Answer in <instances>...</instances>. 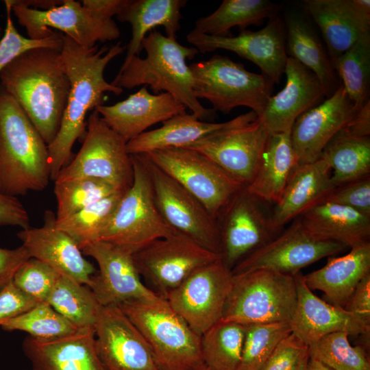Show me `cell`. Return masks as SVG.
Wrapping results in <instances>:
<instances>
[{
    "instance_id": "6da1fadb",
    "label": "cell",
    "mask_w": 370,
    "mask_h": 370,
    "mask_svg": "<svg viewBox=\"0 0 370 370\" xmlns=\"http://www.w3.org/2000/svg\"><path fill=\"white\" fill-rule=\"evenodd\" d=\"M61 57L70 80V90L59 130L47 145L50 180L53 181L70 162L75 141L85 136L87 112L103 105L105 92L116 95L123 92V88L108 83L103 73L107 65L126 49L118 42L110 48L98 49L95 46L86 49L67 36L61 34Z\"/></svg>"
},
{
    "instance_id": "7a4b0ae2",
    "label": "cell",
    "mask_w": 370,
    "mask_h": 370,
    "mask_svg": "<svg viewBox=\"0 0 370 370\" xmlns=\"http://www.w3.org/2000/svg\"><path fill=\"white\" fill-rule=\"evenodd\" d=\"M0 81L49 145L59 130L70 90L61 49L25 51L2 70Z\"/></svg>"
},
{
    "instance_id": "3957f363",
    "label": "cell",
    "mask_w": 370,
    "mask_h": 370,
    "mask_svg": "<svg viewBox=\"0 0 370 370\" xmlns=\"http://www.w3.org/2000/svg\"><path fill=\"white\" fill-rule=\"evenodd\" d=\"M141 47L145 58L135 56L121 66L112 85L128 89L149 86L154 92L169 93L201 121L214 118L216 112L204 108L194 93L193 76L186 60L199 53L195 47L182 45L156 29L143 39Z\"/></svg>"
},
{
    "instance_id": "277c9868",
    "label": "cell",
    "mask_w": 370,
    "mask_h": 370,
    "mask_svg": "<svg viewBox=\"0 0 370 370\" xmlns=\"http://www.w3.org/2000/svg\"><path fill=\"white\" fill-rule=\"evenodd\" d=\"M49 180L47 145L16 100L0 86V190L17 197L43 190Z\"/></svg>"
},
{
    "instance_id": "5b68a950",
    "label": "cell",
    "mask_w": 370,
    "mask_h": 370,
    "mask_svg": "<svg viewBox=\"0 0 370 370\" xmlns=\"http://www.w3.org/2000/svg\"><path fill=\"white\" fill-rule=\"evenodd\" d=\"M118 306L145 338L160 370H195L205 365L201 336L166 299L158 297Z\"/></svg>"
},
{
    "instance_id": "8992f818",
    "label": "cell",
    "mask_w": 370,
    "mask_h": 370,
    "mask_svg": "<svg viewBox=\"0 0 370 370\" xmlns=\"http://www.w3.org/2000/svg\"><path fill=\"white\" fill-rule=\"evenodd\" d=\"M297 297L295 275L268 269L233 275L221 320L243 325L291 323Z\"/></svg>"
},
{
    "instance_id": "52a82bcc",
    "label": "cell",
    "mask_w": 370,
    "mask_h": 370,
    "mask_svg": "<svg viewBox=\"0 0 370 370\" xmlns=\"http://www.w3.org/2000/svg\"><path fill=\"white\" fill-rule=\"evenodd\" d=\"M134 180L123 193L98 241L132 254L151 242L177 232L164 221L155 202L149 175L141 155H131Z\"/></svg>"
},
{
    "instance_id": "ba28073f",
    "label": "cell",
    "mask_w": 370,
    "mask_h": 370,
    "mask_svg": "<svg viewBox=\"0 0 370 370\" xmlns=\"http://www.w3.org/2000/svg\"><path fill=\"white\" fill-rule=\"evenodd\" d=\"M189 66L196 98L208 100L215 112L227 114L245 106L260 116L271 96L274 83L269 78L247 71L227 56L215 54Z\"/></svg>"
},
{
    "instance_id": "9c48e42d",
    "label": "cell",
    "mask_w": 370,
    "mask_h": 370,
    "mask_svg": "<svg viewBox=\"0 0 370 370\" xmlns=\"http://www.w3.org/2000/svg\"><path fill=\"white\" fill-rule=\"evenodd\" d=\"M269 134L251 110L185 148L203 154L247 187L256 175Z\"/></svg>"
},
{
    "instance_id": "30bf717a",
    "label": "cell",
    "mask_w": 370,
    "mask_h": 370,
    "mask_svg": "<svg viewBox=\"0 0 370 370\" xmlns=\"http://www.w3.org/2000/svg\"><path fill=\"white\" fill-rule=\"evenodd\" d=\"M126 143L94 110L88 119L81 149L55 181L93 177L126 191L134 180L132 158Z\"/></svg>"
},
{
    "instance_id": "8fae6325",
    "label": "cell",
    "mask_w": 370,
    "mask_h": 370,
    "mask_svg": "<svg viewBox=\"0 0 370 370\" xmlns=\"http://www.w3.org/2000/svg\"><path fill=\"white\" fill-rule=\"evenodd\" d=\"M145 155L195 197L217 220L232 199L245 187L207 157L190 149L169 148Z\"/></svg>"
},
{
    "instance_id": "7c38bea8",
    "label": "cell",
    "mask_w": 370,
    "mask_h": 370,
    "mask_svg": "<svg viewBox=\"0 0 370 370\" xmlns=\"http://www.w3.org/2000/svg\"><path fill=\"white\" fill-rule=\"evenodd\" d=\"M271 205L245 187L218 217L221 260L230 271L283 230L274 224Z\"/></svg>"
},
{
    "instance_id": "4fadbf2b",
    "label": "cell",
    "mask_w": 370,
    "mask_h": 370,
    "mask_svg": "<svg viewBox=\"0 0 370 370\" xmlns=\"http://www.w3.org/2000/svg\"><path fill=\"white\" fill-rule=\"evenodd\" d=\"M18 23L25 28L28 37L40 40L52 36L51 27L64 33L86 49L95 47L97 42L114 40L121 32L113 19L98 17L82 3L63 0V3L48 10L27 7L19 0H8Z\"/></svg>"
},
{
    "instance_id": "5bb4252c",
    "label": "cell",
    "mask_w": 370,
    "mask_h": 370,
    "mask_svg": "<svg viewBox=\"0 0 370 370\" xmlns=\"http://www.w3.org/2000/svg\"><path fill=\"white\" fill-rule=\"evenodd\" d=\"M132 256L139 275L163 299L197 269L221 258L179 232L151 242Z\"/></svg>"
},
{
    "instance_id": "9a60e30c",
    "label": "cell",
    "mask_w": 370,
    "mask_h": 370,
    "mask_svg": "<svg viewBox=\"0 0 370 370\" xmlns=\"http://www.w3.org/2000/svg\"><path fill=\"white\" fill-rule=\"evenodd\" d=\"M138 155L144 160L155 202L166 223L207 250L220 255L221 236L217 220L195 197L145 154Z\"/></svg>"
},
{
    "instance_id": "2e32d148",
    "label": "cell",
    "mask_w": 370,
    "mask_h": 370,
    "mask_svg": "<svg viewBox=\"0 0 370 370\" xmlns=\"http://www.w3.org/2000/svg\"><path fill=\"white\" fill-rule=\"evenodd\" d=\"M232 280L220 258L197 269L164 299L201 336L222 319Z\"/></svg>"
},
{
    "instance_id": "e0dca14e",
    "label": "cell",
    "mask_w": 370,
    "mask_h": 370,
    "mask_svg": "<svg viewBox=\"0 0 370 370\" xmlns=\"http://www.w3.org/2000/svg\"><path fill=\"white\" fill-rule=\"evenodd\" d=\"M345 247L341 243L314 236L297 217L276 237L241 261L232 273L268 269L295 275L304 267L335 255Z\"/></svg>"
},
{
    "instance_id": "ac0fdd59",
    "label": "cell",
    "mask_w": 370,
    "mask_h": 370,
    "mask_svg": "<svg viewBox=\"0 0 370 370\" xmlns=\"http://www.w3.org/2000/svg\"><path fill=\"white\" fill-rule=\"evenodd\" d=\"M186 40L199 52L225 49L236 53L258 66L274 84L279 83L288 58L285 32L282 21L270 18L261 29H244L237 36H214L190 31Z\"/></svg>"
},
{
    "instance_id": "d6986e66",
    "label": "cell",
    "mask_w": 370,
    "mask_h": 370,
    "mask_svg": "<svg viewBox=\"0 0 370 370\" xmlns=\"http://www.w3.org/2000/svg\"><path fill=\"white\" fill-rule=\"evenodd\" d=\"M94 329L106 370H160L145 338L118 306H101Z\"/></svg>"
},
{
    "instance_id": "ffe728a7",
    "label": "cell",
    "mask_w": 370,
    "mask_h": 370,
    "mask_svg": "<svg viewBox=\"0 0 370 370\" xmlns=\"http://www.w3.org/2000/svg\"><path fill=\"white\" fill-rule=\"evenodd\" d=\"M84 255L93 258L99 270L88 286L102 306L160 297L142 282L132 254L103 241L90 243L82 249Z\"/></svg>"
},
{
    "instance_id": "44dd1931",
    "label": "cell",
    "mask_w": 370,
    "mask_h": 370,
    "mask_svg": "<svg viewBox=\"0 0 370 370\" xmlns=\"http://www.w3.org/2000/svg\"><path fill=\"white\" fill-rule=\"evenodd\" d=\"M358 109L341 84L323 102L301 114L291 131L298 164L317 160L326 145Z\"/></svg>"
},
{
    "instance_id": "7402d4cb",
    "label": "cell",
    "mask_w": 370,
    "mask_h": 370,
    "mask_svg": "<svg viewBox=\"0 0 370 370\" xmlns=\"http://www.w3.org/2000/svg\"><path fill=\"white\" fill-rule=\"evenodd\" d=\"M56 214L46 210L44 224L40 227H27L17 233L31 258L48 264L61 275L89 286L96 273L75 241L56 225Z\"/></svg>"
},
{
    "instance_id": "603a6c76",
    "label": "cell",
    "mask_w": 370,
    "mask_h": 370,
    "mask_svg": "<svg viewBox=\"0 0 370 370\" xmlns=\"http://www.w3.org/2000/svg\"><path fill=\"white\" fill-rule=\"evenodd\" d=\"M303 6L319 28L331 62L370 34L369 0H306Z\"/></svg>"
},
{
    "instance_id": "cb8c5ba5",
    "label": "cell",
    "mask_w": 370,
    "mask_h": 370,
    "mask_svg": "<svg viewBox=\"0 0 370 370\" xmlns=\"http://www.w3.org/2000/svg\"><path fill=\"white\" fill-rule=\"evenodd\" d=\"M297 305L290 323L292 332L307 345L331 333L369 335L370 326L344 308L328 303L315 295L306 284L304 275H295Z\"/></svg>"
},
{
    "instance_id": "d4e9b609",
    "label": "cell",
    "mask_w": 370,
    "mask_h": 370,
    "mask_svg": "<svg viewBox=\"0 0 370 370\" xmlns=\"http://www.w3.org/2000/svg\"><path fill=\"white\" fill-rule=\"evenodd\" d=\"M284 73V87L258 116L270 134L291 132L296 119L325 97L317 76L295 59L288 57Z\"/></svg>"
},
{
    "instance_id": "484cf974",
    "label": "cell",
    "mask_w": 370,
    "mask_h": 370,
    "mask_svg": "<svg viewBox=\"0 0 370 370\" xmlns=\"http://www.w3.org/2000/svg\"><path fill=\"white\" fill-rule=\"evenodd\" d=\"M186 110L169 93L151 94L145 86L123 101L112 106L101 105L95 109L126 143L158 123L186 113Z\"/></svg>"
},
{
    "instance_id": "4316f807",
    "label": "cell",
    "mask_w": 370,
    "mask_h": 370,
    "mask_svg": "<svg viewBox=\"0 0 370 370\" xmlns=\"http://www.w3.org/2000/svg\"><path fill=\"white\" fill-rule=\"evenodd\" d=\"M22 347L32 370H106L97 352L93 328L48 340L28 336Z\"/></svg>"
},
{
    "instance_id": "83f0119b",
    "label": "cell",
    "mask_w": 370,
    "mask_h": 370,
    "mask_svg": "<svg viewBox=\"0 0 370 370\" xmlns=\"http://www.w3.org/2000/svg\"><path fill=\"white\" fill-rule=\"evenodd\" d=\"M334 187L331 169L322 159L298 164L280 199L273 207L275 227L282 230L286 224L319 204Z\"/></svg>"
},
{
    "instance_id": "f1b7e54d",
    "label": "cell",
    "mask_w": 370,
    "mask_h": 370,
    "mask_svg": "<svg viewBox=\"0 0 370 370\" xmlns=\"http://www.w3.org/2000/svg\"><path fill=\"white\" fill-rule=\"evenodd\" d=\"M369 273L370 243L351 248L343 256H329L325 266L304 277L310 290L322 291L328 303L344 308L358 282Z\"/></svg>"
},
{
    "instance_id": "f546056e",
    "label": "cell",
    "mask_w": 370,
    "mask_h": 370,
    "mask_svg": "<svg viewBox=\"0 0 370 370\" xmlns=\"http://www.w3.org/2000/svg\"><path fill=\"white\" fill-rule=\"evenodd\" d=\"M299 219L309 233L321 240L350 248L369 243L370 216L351 208L321 203L306 210Z\"/></svg>"
},
{
    "instance_id": "4dcf8cb0",
    "label": "cell",
    "mask_w": 370,
    "mask_h": 370,
    "mask_svg": "<svg viewBox=\"0 0 370 370\" xmlns=\"http://www.w3.org/2000/svg\"><path fill=\"white\" fill-rule=\"evenodd\" d=\"M186 3L185 0H127L116 16L119 21L129 23L132 26V38L126 47L122 66L134 56H138L147 33L156 27H163L167 37L176 38L182 18L181 10Z\"/></svg>"
},
{
    "instance_id": "1f68e13d",
    "label": "cell",
    "mask_w": 370,
    "mask_h": 370,
    "mask_svg": "<svg viewBox=\"0 0 370 370\" xmlns=\"http://www.w3.org/2000/svg\"><path fill=\"white\" fill-rule=\"evenodd\" d=\"M286 51L292 58L311 71L319 80L325 96L332 95L341 86L326 49L306 17L290 13L286 18Z\"/></svg>"
},
{
    "instance_id": "d6a6232c",
    "label": "cell",
    "mask_w": 370,
    "mask_h": 370,
    "mask_svg": "<svg viewBox=\"0 0 370 370\" xmlns=\"http://www.w3.org/2000/svg\"><path fill=\"white\" fill-rule=\"evenodd\" d=\"M297 165L291 132L269 134L256 175L246 188L274 205L280 199Z\"/></svg>"
},
{
    "instance_id": "836d02e7",
    "label": "cell",
    "mask_w": 370,
    "mask_h": 370,
    "mask_svg": "<svg viewBox=\"0 0 370 370\" xmlns=\"http://www.w3.org/2000/svg\"><path fill=\"white\" fill-rule=\"evenodd\" d=\"M156 130L146 131L126 143L130 155L145 154L169 148H185L206 136L226 127L223 123H210L193 114H177Z\"/></svg>"
},
{
    "instance_id": "e575fe53",
    "label": "cell",
    "mask_w": 370,
    "mask_h": 370,
    "mask_svg": "<svg viewBox=\"0 0 370 370\" xmlns=\"http://www.w3.org/2000/svg\"><path fill=\"white\" fill-rule=\"evenodd\" d=\"M331 169L334 186L370 175V136L350 134L342 129L321 152Z\"/></svg>"
},
{
    "instance_id": "d590c367",
    "label": "cell",
    "mask_w": 370,
    "mask_h": 370,
    "mask_svg": "<svg viewBox=\"0 0 370 370\" xmlns=\"http://www.w3.org/2000/svg\"><path fill=\"white\" fill-rule=\"evenodd\" d=\"M279 10L278 5L269 0H224L214 12L198 18L193 30L210 36H231L232 27L242 31L258 25L265 18L277 16Z\"/></svg>"
},
{
    "instance_id": "8d00e7d4",
    "label": "cell",
    "mask_w": 370,
    "mask_h": 370,
    "mask_svg": "<svg viewBox=\"0 0 370 370\" xmlns=\"http://www.w3.org/2000/svg\"><path fill=\"white\" fill-rule=\"evenodd\" d=\"M47 302L77 328H93L102 306L86 285L60 275Z\"/></svg>"
},
{
    "instance_id": "74e56055",
    "label": "cell",
    "mask_w": 370,
    "mask_h": 370,
    "mask_svg": "<svg viewBox=\"0 0 370 370\" xmlns=\"http://www.w3.org/2000/svg\"><path fill=\"white\" fill-rule=\"evenodd\" d=\"M245 325L220 320L201 336L204 364L210 370H237L241 357Z\"/></svg>"
},
{
    "instance_id": "f35d334b",
    "label": "cell",
    "mask_w": 370,
    "mask_h": 370,
    "mask_svg": "<svg viewBox=\"0 0 370 370\" xmlns=\"http://www.w3.org/2000/svg\"><path fill=\"white\" fill-rule=\"evenodd\" d=\"M331 63L350 99L361 108L369 100L370 34L360 37Z\"/></svg>"
},
{
    "instance_id": "ab89813d",
    "label": "cell",
    "mask_w": 370,
    "mask_h": 370,
    "mask_svg": "<svg viewBox=\"0 0 370 370\" xmlns=\"http://www.w3.org/2000/svg\"><path fill=\"white\" fill-rule=\"evenodd\" d=\"M125 192L115 193L66 219L56 221V225L69 234L82 250L88 244L98 241Z\"/></svg>"
},
{
    "instance_id": "60d3db41",
    "label": "cell",
    "mask_w": 370,
    "mask_h": 370,
    "mask_svg": "<svg viewBox=\"0 0 370 370\" xmlns=\"http://www.w3.org/2000/svg\"><path fill=\"white\" fill-rule=\"evenodd\" d=\"M120 191L110 183L93 177L55 181L56 221L66 219L86 206Z\"/></svg>"
},
{
    "instance_id": "b9f144b4",
    "label": "cell",
    "mask_w": 370,
    "mask_h": 370,
    "mask_svg": "<svg viewBox=\"0 0 370 370\" xmlns=\"http://www.w3.org/2000/svg\"><path fill=\"white\" fill-rule=\"evenodd\" d=\"M291 333L290 323L245 325L241 357L237 370H260L278 345Z\"/></svg>"
},
{
    "instance_id": "7bdbcfd3",
    "label": "cell",
    "mask_w": 370,
    "mask_h": 370,
    "mask_svg": "<svg viewBox=\"0 0 370 370\" xmlns=\"http://www.w3.org/2000/svg\"><path fill=\"white\" fill-rule=\"evenodd\" d=\"M349 334L338 332L325 335L308 346L309 357L332 370H370V360L362 346H352Z\"/></svg>"
},
{
    "instance_id": "ee69618b",
    "label": "cell",
    "mask_w": 370,
    "mask_h": 370,
    "mask_svg": "<svg viewBox=\"0 0 370 370\" xmlns=\"http://www.w3.org/2000/svg\"><path fill=\"white\" fill-rule=\"evenodd\" d=\"M0 326L6 331L25 332L41 340L64 336L78 329L47 301L39 302L24 314L3 321Z\"/></svg>"
},
{
    "instance_id": "f6af8a7d",
    "label": "cell",
    "mask_w": 370,
    "mask_h": 370,
    "mask_svg": "<svg viewBox=\"0 0 370 370\" xmlns=\"http://www.w3.org/2000/svg\"><path fill=\"white\" fill-rule=\"evenodd\" d=\"M6 10V26L3 38L0 40V73L15 58L25 51L40 47L62 49V39L60 33L40 40L24 37L19 34L12 20V8L8 0L4 1Z\"/></svg>"
},
{
    "instance_id": "bcb514c9",
    "label": "cell",
    "mask_w": 370,
    "mask_h": 370,
    "mask_svg": "<svg viewBox=\"0 0 370 370\" xmlns=\"http://www.w3.org/2000/svg\"><path fill=\"white\" fill-rule=\"evenodd\" d=\"M60 275L48 264L31 258L18 269L12 280L21 291L40 302L47 301Z\"/></svg>"
},
{
    "instance_id": "7dc6e473",
    "label": "cell",
    "mask_w": 370,
    "mask_h": 370,
    "mask_svg": "<svg viewBox=\"0 0 370 370\" xmlns=\"http://www.w3.org/2000/svg\"><path fill=\"white\" fill-rule=\"evenodd\" d=\"M324 202L347 206L370 216V175L336 186L319 204Z\"/></svg>"
},
{
    "instance_id": "c3c4849f",
    "label": "cell",
    "mask_w": 370,
    "mask_h": 370,
    "mask_svg": "<svg viewBox=\"0 0 370 370\" xmlns=\"http://www.w3.org/2000/svg\"><path fill=\"white\" fill-rule=\"evenodd\" d=\"M308 345L293 332L275 347L260 370H297Z\"/></svg>"
},
{
    "instance_id": "681fc988",
    "label": "cell",
    "mask_w": 370,
    "mask_h": 370,
    "mask_svg": "<svg viewBox=\"0 0 370 370\" xmlns=\"http://www.w3.org/2000/svg\"><path fill=\"white\" fill-rule=\"evenodd\" d=\"M38 303L10 281L0 289V325L24 314Z\"/></svg>"
},
{
    "instance_id": "f907efd6",
    "label": "cell",
    "mask_w": 370,
    "mask_h": 370,
    "mask_svg": "<svg viewBox=\"0 0 370 370\" xmlns=\"http://www.w3.org/2000/svg\"><path fill=\"white\" fill-rule=\"evenodd\" d=\"M17 226L29 227V217L27 210L16 197L0 190V227Z\"/></svg>"
},
{
    "instance_id": "816d5d0a",
    "label": "cell",
    "mask_w": 370,
    "mask_h": 370,
    "mask_svg": "<svg viewBox=\"0 0 370 370\" xmlns=\"http://www.w3.org/2000/svg\"><path fill=\"white\" fill-rule=\"evenodd\" d=\"M344 308L370 326V273L358 282Z\"/></svg>"
},
{
    "instance_id": "f5cc1de1",
    "label": "cell",
    "mask_w": 370,
    "mask_h": 370,
    "mask_svg": "<svg viewBox=\"0 0 370 370\" xmlns=\"http://www.w3.org/2000/svg\"><path fill=\"white\" fill-rule=\"evenodd\" d=\"M29 258L23 245L13 249L0 247V289L13 280L18 269Z\"/></svg>"
},
{
    "instance_id": "db71d44e",
    "label": "cell",
    "mask_w": 370,
    "mask_h": 370,
    "mask_svg": "<svg viewBox=\"0 0 370 370\" xmlns=\"http://www.w3.org/2000/svg\"><path fill=\"white\" fill-rule=\"evenodd\" d=\"M127 0H83L82 4L93 14L103 19H112L125 7Z\"/></svg>"
},
{
    "instance_id": "11a10c76",
    "label": "cell",
    "mask_w": 370,
    "mask_h": 370,
    "mask_svg": "<svg viewBox=\"0 0 370 370\" xmlns=\"http://www.w3.org/2000/svg\"><path fill=\"white\" fill-rule=\"evenodd\" d=\"M342 130L355 136H370L369 100L357 110Z\"/></svg>"
},
{
    "instance_id": "9f6ffc18",
    "label": "cell",
    "mask_w": 370,
    "mask_h": 370,
    "mask_svg": "<svg viewBox=\"0 0 370 370\" xmlns=\"http://www.w3.org/2000/svg\"><path fill=\"white\" fill-rule=\"evenodd\" d=\"M23 5L35 9L45 10L63 3V1L53 0H19Z\"/></svg>"
},
{
    "instance_id": "6f0895ef",
    "label": "cell",
    "mask_w": 370,
    "mask_h": 370,
    "mask_svg": "<svg viewBox=\"0 0 370 370\" xmlns=\"http://www.w3.org/2000/svg\"><path fill=\"white\" fill-rule=\"evenodd\" d=\"M305 370H332L321 362L309 357Z\"/></svg>"
},
{
    "instance_id": "680465c9",
    "label": "cell",
    "mask_w": 370,
    "mask_h": 370,
    "mask_svg": "<svg viewBox=\"0 0 370 370\" xmlns=\"http://www.w3.org/2000/svg\"><path fill=\"white\" fill-rule=\"evenodd\" d=\"M308 359H309V352L301 360L297 370H305Z\"/></svg>"
},
{
    "instance_id": "91938a15",
    "label": "cell",
    "mask_w": 370,
    "mask_h": 370,
    "mask_svg": "<svg viewBox=\"0 0 370 370\" xmlns=\"http://www.w3.org/2000/svg\"><path fill=\"white\" fill-rule=\"evenodd\" d=\"M195 370H210V369L207 366L204 365L202 367L199 368V369H195Z\"/></svg>"
},
{
    "instance_id": "94428289",
    "label": "cell",
    "mask_w": 370,
    "mask_h": 370,
    "mask_svg": "<svg viewBox=\"0 0 370 370\" xmlns=\"http://www.w3.org/2000/svg\"><path fill=\"white\" fill-rule=\"evenodd\" d=\"M1 29L0 28V36H1Z\"/></svg>"
}]
</instances>
